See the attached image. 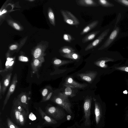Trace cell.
Here are the masks:
<instances>
[{
    "label": "cell",
    "mask_w": 128,
    "mask_h": 128,
    "mask_svg": "<svg viewBox=\"0 0 128 128\" xmlns=\"http://www.w3.org/2000/svg\"><path fill=\"white\" fill-rule=\"evenodd\" d=\"M12 73H9L4 77L2 82V95H4L7 88L10 84Z\"/></svg>",
    "instance_id": "cell-16"
},
{
    "label": "cell",
    "mask_w": 128,
    "mask_h": 128,
    "mask_svg": "<svg viewBox=\"0 0 128 128\" xmlns=\"http://www.w3.org/2000/svg\"><path fill=\"white\" fill-rule=\"evenodd\" d=\"M42 51L41 49L39 48L36 49L33 53V56L34 58H37L42 57Z\"/></svg>",
    "instance_id": "cell-28"
},
{
    "label": "cell",
    "mask_w": 128,
    "mask_h": 128,
    "mask_svg": "<svg viewBox=\"0 0 128 128\" xmlns=\"http://www.w3.org/2000/svg\"><path fill=\"white\" fill-rule=\"evenodd\" d=\"M15 63L14 58L8 57L6 59L5 64V68L1 71H0V74L6 72H10L12 71L13 69Z\"/></svg>",
    "instance_id": "cell-15"
},
{
    "label": "cell",
    "mask_w": 128,
    "mask_h": 128,
    "mask_svg": "<svg viewBox=\"0 0 128 128\" xmlns=\"http://www.w3.org/2000/svg\"><path fill=\"white\" fill-rule=\"evenodd\" d=\"M114 60L108 57L100 58L94 62V64L102 68H106L107 67V65L105 64L106 62L112 61Z\"/></svg>",
    "instance_id": "cell-17"
},
{
    "label": "cell",
    "mask_w": 128,
    "mask_h": 128,
    "mask_svg": "<svg viewBox=\"0 0 128 128\" xmlns=\"http://www.w3.org/2000/svg\"><path fill=\"white\" fill-rule=\"evenodd\" d=\"M116 69L128 72V66H124L115 67Z\"/></svg>",
    "instance_id": "cell-34"
},
{
    "label": "cell",
    "mask_w": 128,
    "mask_h": 128,
    "mask_svg": "<svg viewBox=\"0 0 128 128\" xmlns=\"http://www.w3.org/2000/svg\"><path fill=\"white\" fill-rule=\"evenodd\" d=\"M18 59L19 61L22 62H26L28 61V58L23 56H20Z\"/></svg>",
    "instance_id": "cell-35"
},
{
    "label": "cell",
    "mask_w": 128,
    "mask_h": 128,
    "mask_svg": "<svg viewBox=\"0 0 128 128\" xmlns=\"http://www.w3.org/2000/svg\"><path fill=\"white\" fill-rule=\"evenodd\" d=\"M75 1L78 5L82 6L94 7L100 6L98 2L94 0H76Z\"/></svg>",
    "instance_id": "cell-12"
},
{
    "label": "cell",
    "mask_w": 128,
    "mask_h": 128,
    "mask_svg": "<svg viewBox=\"0 0 128 128\" xmlns=\"http://www.w3.org/2000/svg\"><path fill=\"white\" fill-rule=\"evenodd\" d=\"M30 92H22L16 97L24 108L25 110L26 115H28L29 113L28 102L30 99Z\"/></svg>",
    "instance_id": "cell-6"
},
{
    "label": "cell",
    "mask_w": 128,
    "mask_h": 128,
    "mask_svg": "<svg viewBox=\"0 0 128 128\" xmlns=\"http://www.w3.org/2000/svg\"><path fill=\"white\" fill-rule=\"evenodd\" d=\"M93 99L94 103L95 120L96 124H98L102 117L103 112L100 103L94 98H93Z\"/></svg>",
    "instance_id": "cell-11"
},
{
    "label": "cell",
    "mask_w": 128,
    "mask_h": 128,
    "mask_svg": "<svg viewBox=\"0 0 128 128\" xmlns=\"http://www.w3.org/2000/svg\"><path fill=\"white\" fill-rule=\"evenodd\" d=\"M44 59L42 57L37 58H34L31 63L32 73L34 74L38 71L44 62Z\"/></svg>",
    "instance_id": "cell-13"
},
{
    "label": "cell",
    "mask_w": 128,
    "mask_h": 128,
    "mask_svg": "<svg viewBox=\"0 0 128 128\" xmlns=\"http://www.w3.org/2000/svg\"><path fill=\"white\" fill-rule=\"evenodd\" d=\"M52 101L64 108L70 114L72 113L71 109V104L68 97L62 93H60L57 96H54L52 99Z\"/></svg>",
    "instance_id": "cell-1"
},
{
    "label": "cell",
    "mask_w": 128,
    "mask_h": 128,
    "mask_svg": "<svg viewBox=\"0 0 128 128\" xmlns=\"http://www.w3.org/2000/svg\"><path fill=\"white\" fill-rule=\"evenodd\" d=\"M14 117L17 122L19 124V118L21 112L16 107L13 106Z\"/></svg>",
    "instance_id": "cell-26"
},
{
    "label": "cell",
    "mask_w": 128,
    "mask_h": 128,
    "mask_svg": "<svg viewBox=\"0 0 128 128\" xmlns=\"http://www.w3.org/2000/svg\"><path fill=\"white\" fill-rule=\"evenodd\" d=\"M98 2L100 6L105 8H110L114 6V5L108 0H98Z\"/></svg>",
    "instance_id": "cell-24"
},
{
    "label": "cell",
    "mask_w": 128,
    "mask_h": 128,
    "mask_svg": "<svg viewBox=\"0 0 128 128\" xmlns=\"http://www.w3.org/2000/svg\"><path fill=\"white\" fill-rule=\"evenodd\" d=\"M114 1L128 8V0H114Z\"/></svg>",
    "instance_id": "cell-32"
},
{
    "label": "cell",
    "mask_w": 128,
    "mask_h": 128,
    "mask_svg": "<svg viewBox=\"0 0 128 128\" xmlns=\"http://www.w3.org/2000/svg\"><path fill=\"white\" fill-rule=\"evenodd\" d=\"M100 32V30H97L90 33L82 38V42L85 43L92 40Z\"/></svg>",
    "instance_id": "cell-19"
},
{
    "label": "cell",
    "mask_w": 128,
    "mask_h": 128,
    "mask_svg": "<svg viewBox=\"0 0 128 128\" xmlns=\"http://www.w3.org/2000/svg\"><path fill=\"white\" fill-rule=\"evenodd\" d=\"M6 10L5 9L2 12H0V15L1 16L2 14L6 13Z\"/></svg>",
    "instance_id": "cell-41"
},
{
    "label": "cell",
    "mask_w": 128,
    "mask_h": 128,
    "mask_svg": "<svg viewBox=\"0 0 128 128\" xmlns=\"http://www.w3.org/2000/svg\"><path fill=\"white\" fill-rule=\"evenodd\" d=\"M52 94V92H50L47 96L45 99L43 101V102L47 101L49 100L51 97Z\"/></svg>",
    "instance_id": "cell-36"
},
{
    "label": "cell",
    "mask_w": 128,
    "mask_h": 128,
    "mask_svg": "<svg viewBox=\"0 0 128 128\" xmlns=\"http://www.w3.org/2000/svg\"><path fill=\"white\" fill-rule=\"evenodd\" d=\"M64 85L66 87H69L72 88H77L83 89L87 84H82L75 81L73 78L70 76L68 77L66 79Z\"/></svg>",
    "instance_id": "cell-10"
},
{
    "label": "cell",
    "mask_w": 128,
    "mask_h": 128,
    "mask_svg": "<svg viewBox=\"0 0 128 128\" xmlns=\"http://www.w3.org/2000/svg\"><path fill=\"white\" fill-rule=\"evenodd\" d=\"M125 120L127 121L128 120V110L126 112L125 114Z\"/></svg>",
    "instance_id": "cell-40"
},
{
    "label": "cell",
    "mask_w": 128,
    "mask_h": 128,
    "mask_svg": "<svg viewBox=\"0 0 128 128\" xmlns=\"http://www.w3.org/2000/svg\"><path fill=\"white\" fill-rule=\"evenodd\" d=\"M2 82L1 81L0 82V99L1 100L2 98Z\"/></svg>",
    "instance_id": "cell-37"
},
{
    "label": "cell",
    "mask_w": 128,
    "mask_h": 128,
    "mask_svg": "<svg viewBox=\"0 0 128 128\" xmlns=\"http://www.w3.org/2000/svg\"><path fill=\"white\" fill-rule=\"evenodd\" d=\"M51 89L50 87L47 86L44 88L42 91V102H43L47 96L50 92V90Z\"/></svg>",
    "instance_id": "cell-27"
},
{
    "label": "cell",
    "mask_w": 128,
    "mask_h": 128,
    "mask_svg": "<svg viewBox=\"0 0 128 128\" xmlns=\"http://www.w3.org/2000/svg\"><path fill=\"white\" fill-rule=\"evenodd\" d=\"M18 46L16 45H13L11 46L10 47V50H13L16 49Z\"/></svg>",
    "instance_id": "cell-39"
},
{
    "label": "cell",
    "mask_w": 128,
    "mask_h": 128,
    "mask_svg": "<svg viewBox=\"0 0 128 128\" xmlns=\"http://www.w3.org/2000/svg\"><path fill=\"white\" fill-rule=\"evenodd\" d=\"M46 112L51 117L57 120L62 119L65 115L64 112L59 108L53 106H47Z\"/></svg>",
    "instance_id": "cell-3"
},
{
    "label": "cell",
    "mask_w": 128,
    "mask_h": 128,
    "mask_svg": "<svg viewBox=\"0 0 128 128\" xmlns=\"http://www.w3.org/2000/svg\"><path fill=\"white\" fill-rule=\"evenodd\" d=\"M60 12L64 21L66 23L70 25L76 26H78L80 24L79 20L70 11L61 9Z\"/></svg>",
    "instance_id": "cell-2"
},
{
    "label": "cell",
    "mask_w": 128,
    "mask_h": 128,
    "mask_svg": "<svg viewBox=\"0 0 128 128\" xmlns=\"http://www.w3.org/2000/svg\"><path fill=\"white\" fill-rule=\"evenodd\" d=\"M92 100L91 96L86 97L84 100L83 108L84 114V124L86 126H89L90 124V116Z\"/></svg>",
    "instance_id": "cell-4"
},
{
    "label": "cell",
    "mask_w": 128,
    "mask_h": 128,
    "mask_svg": "<svg viewBox=\"0 0 128 128\" xmlns=\"http://www.w3.org/2000/svg\"><path fill=\"white\" fill-rule=\"evenodd\" d=\"M73 62V61L72 60H62L56 58L53 60V63L55 66H60L71 63Z\"/></svg>",
    "instance_id": "cell-22"
},
{
    "label": "cell",
    "mask_w": 128,
    "mask_h": 128,
    "mask_svg": "<svg viewBox=\"0 0 128 128\" xmlns=\"http://www.w3.org/2000/svg\"><path fill=\"white\" fill-rule=\"evenodd\" d=\"M38 111L42 118L45 121L44 124H55L57 123V122L55 120L48 116L40 107L38 108Z\"/></svg>",
    "instance_id": "cell-14"
},
{
    "label": "cell",
    "mask_w": 128,
    "mask_h": 128,
    "mask_svg": "<svg viewBox=\"0 0 128 128\" xmlns=\"http://www.w3.org/2000/svg\"><path fill=\"white\" fill-rule=\"evenodd\" d=\"M13 25L16 29L17 30H20V26L16 23H13Z\"/></svg>",
    "instance_id": "cell-38"
},
{
    "label": "cell",
    "mask_w": 128,
    "mask_h": 128,
    "mask_svg": "<svg viewBox=\"0 0 128 128\" xmlns=\"http://www.w3.org/2000/svg\"><path fill=\"white\" fill-rule=\"evenodd\" d=\"M128 122V120L127 121Z\"/></svg>",
    "instance_id": "cell-44"
},
{
    "label": "cell",
    "mask_w": 128,
    "mask_h": 128,
    "mask_svg": "<svg viewBox=\"0 0 128 128\" xmlns=\"http://www.w3.org/2000/svg\"><path fill=\"white\" fill-rule=\"evenodd\" d=\"M120 30V29L118 27H115L104 44L98 49V50H101L108 47L116 39Z\"/></svg>",
    "instance_id": "cell-7"
},
{
    "label": "cell",
    "mask_w": 128,
    "mask_h": 128,
    "mask_svg": "<svg viewBox=\"0 0 128 128\" xmlns=\"http://www.w3.org/2000/svg\"><path fill=\"white\" fill-rule=\"evenodd\" d=\"M99 23L98 20L93 21L86 26L82 30L80 33V34L82 35L87 33L94 28H95Z\"/></svg>",
    "instance_id": "cell-18"
},
{
    "label": "cell",
    "mask_w": 128,
    "mask_h": 128,
    "mask_svg": "<svg viewBox=\"0 0 128 128\" xmlns=\"http://www.w3.org/2000/svg\"><path fill=\"white\" fill-rule=\"evenodd\" d=\"M75 50L69 46H64L59 50V52L62 54H68L75 52Z\"/></svg>",
    "instance_id": "cell-20"
},
{
    "label": "cell",
    "mask_w": 128,
    "mask_h": 128,
    "mask_svg": "<svg viewBox=\"0 0 128 128\" xmlns=\"http://www.w3.org/2000/svg\"><path fill=\"white\" fill-rule=\"evenodd\" d=\"M97 74V72L96 71L90 70L83 73H78L77 75L82 80L91 83L96 77Z\"/></svg>",
    "instance_id": "cell-9"
},
{
    "label": "cell",
    "mask_w": 128,
    "mask_h": 128,
    "mask_svg": "<svg viewBox=\"0 0 128 128\" xmlns=\"http://www.w3.org/2000/svg\"><path fill=\"white\" fill-rule=\"evenodd\" d=\"M13 106L16 107L21 112H25L24 108L17 97L15 98L13 101Z\"/></svg>",
    "instance_id": "cell-23"
},
{
    "label": "cell",
    "mask_w": 128,
    "mask_h": 128,
    "mask_svg": "<svg viewBox=\"0 0 128 128\" xmlns=\"http://www.w3.org/2000/svg\"><path fill=\"white\" fill-rule=\"evenodd\" d=\"M63 93L68 97L69 96L73 97L75 96V94L73 93L72 88L69 87H66Z\"/></svg>",
    "instance_id": "cell-25"
},
{
    "label": "cell",
    "mask_w": 128,
    "mask_h": 128,
    "mask_svg": "<svg viewBox=\"0 0 128 128\" xmlns=\"http://www.w3.org/2000/svg\"><path fill=\"white\" fill-rule=\"evenodd\" d=\"M37 128H42V127L40 126H38Z\"/></svg>",
    "instance_id": "cell-42"
},
{
    "label": "cell",
    "mask_w": 128,
    "mask_h": 128,
    "mask_svg": "<svg viewBox=\"0 0 128 128\" xmlns=\"http://www.w3.org/2000/svg\"><path fill=\"white\" fill-rule=\"evenodd\" d=\"M110 30V29L108 28L104 31L94 40L87 46L85 50L88 51L96 47L107 35Z\"/></svg>",
    "instance_id": "cell-8"
},
{
    "label": "cell",
    "mask_w": 128,
    "mask_h": 128,
    "mask_svg": "<svg viewBox=\"0 0 128 128\" xmlns=\"http://www.w3.org/2000/svg\"><path fill=\"white\" fill-rule=\"evenodd\" d=\"M63 38L64 40L69 43L71 42L74 39L71 35L67 34H64L63 35Z\"/></svg>",
    "instance_id": "cell-29"
},
{
    "label": "cell",
    "mask_w": 128,
    "mask_h": 128,
    "mask_svg": "<svg viewBox=\"0 0 128 128\" xmlns=\"http://www.w3.org/2000/svg\"><path fill=\"white\" fill-rule=\"evenodd\" d=\"M48 17L52 23L54 25H55V18L54 14L53 12L50 10L48 14Z\"/></svg>",
    "instance_id": "cell-31"
},
{
    "label": "cell",
    "mask_w": 128,
    "mask_h": 128,
    "mask_svg": "<svg viewBox=\"0 0 128 128\" xmlns=\"http://www.w3.org/2000/svg\"><path fill=\"white\" fill-rule=\"evenodd\" d=\"M34 0H30V1H33Z\"/></svg>",
    "instance_id": "cell-43"
},
{
    "label": "cell",
    "mask_w": 128,
    "mask_h": 128,
    "mask_svg": "<svg viewBox=\"0 0 128 128\" xmlns=\"http://www.w3.org/2000/svg\"><path fill=\"white\" fill-rule=\"evenodd\" d=\"M26 115V112H21L19 118V124L21 126L23 125L24 124L25 117Z\"/></svg>",
    "instance_id": "cell-30"
},
{
    "label": "cell",
    "mask_w": 128,
    "mask_h": 128,
    "mask_svg": "<svg viewBox=\"0 0 128 128\" xmlns=\"http://www.w3.org/2000/svg\"><path fill=\"white\" fill-rule=\"evenodd\" d=\"M61 55L63 57L68 58L74 60H76L80 58V56L78 53L75 52L68 54H61Z\"/></svg>",
    "instance_id": "cell-21"
},
{
    "label": "cell",
    "mask_w": 128,
    "mask_h": 128,
    "mask_svg": "<svg viewBox=\"0 0 128 128\" xmlns=\"http://www.w3.org/2000/svg\"><path fill=\"white\" fill-rule=\"evenodd\" d=\"M7 122L8 128H19L9 118H7Z\"/></svg>",
    "instance_id": "cell-33"
},
{
    "label": "cell",
    "mask_w": 128,
    "mask_h": 128,
    "mask_svg": "<svg viewBox=\"0 0 128 128\" xmlns=\"http://www.w3.org/2000/svg\"><path fill=\"white\" fill-rule=\"evenodd\" d=\"M18 82V78L16 74L15 73L14 76L10 86L8 89L6 96L4 101L2 110H3L7 104L11 96L14 92Z\"/></svg>",
    "instance_id": "cell-5"
}]
</instances>
